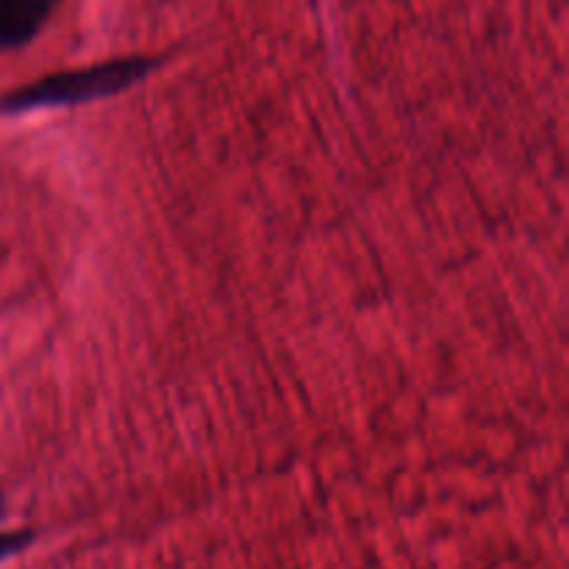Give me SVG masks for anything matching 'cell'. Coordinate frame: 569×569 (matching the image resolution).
Here are the masks:
<instances>
[{"mask_svg": "<svg viewBox=\"0 0 569 569\" xmlns=\"http://www.w3.org/2000/svg\"><path fill=\"white\" fill-rule=\"evenodd\" d=\"M59 6L61 0H0V53L31 44Z\"/></svg>", "mask_w": 569, "mask_h": 569, "instance_id": "2", "label": "cell"}, {"mask_svg": "<svg viewBox=\"0 0 569 569\" xmlns=\"http://www.w3.org/2000/svg\"><path fill=\"white\" fill-rule=\"evenodd\" d=\"M37 533L31 528H17V531H0V561L11 559V556L22 553L26 548H31Z\"/></svg>", "mask_w": 569, "mask_h": 569, "instance_id": "3", "label": "cell"}, {"mask_svg": "<svg viewBox=\"0 0 569 569\" xmlns=\"http://www.w3.org/2000/svg\"><path fill=\"white\" fill-rule=\"evenodd\" d=\"M161 64H164V56L133 53L94 61V64L76 67V70L48 72L37 81H28L0 94V114H26V111L67 109V106L109 100L126 89L137 87Z\"/></svg>", "mask_w": 569, "mask_h": 569, "instance_id": "1", "label": "cell"}, {"mask_svg": "<svg viewBox=\"0 0 569 569\" xmlns=\"http://www.w3.org/2000/svg\"><path fill=\"white\" fill-rule=\"evenodd\" d=\"M3 515H6V498L3 492H0V520H3Z\"/></svg>", "mask_w": 569, "mask_h": 569, "instance_id": "4", "label": "cell"}]
</instances>
